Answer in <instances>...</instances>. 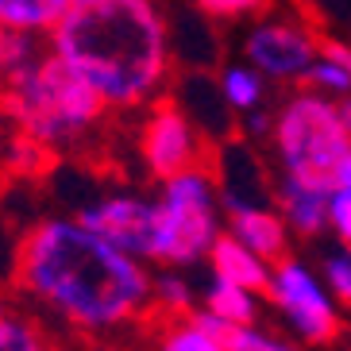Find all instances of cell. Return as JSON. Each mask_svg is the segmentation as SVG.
Masks as SVG:
<instances>
[{
    "instance_id": "25",
    "label": "cell",
    "mask_w": 351,
    "mask_h": 351,
    "mask_svg": "<svg viewBox=\"0 0 351 351\" xmlns=\"http://www.w3.org/2000/svg\"><path fill=\"white\" fill-rule=\"evenodd\" d=\"M8 309H12V305H8V293H4V286H0V317H4Z\"/></svg>"
},
{
    "instance_id": "22",
    "label": "cell",
    "mask_w": 351,
    "mask_h": 351,
    "mask_svg": "<svg viewBox=\"0 0 351 351\" xmlns=\"http://www.w3.org/2000/svg\"><path fill=\"white\" fill-rule=\"evenodd\" d=\"M197 12L205 16V20H220V23H239L255 16L267 0H193Z\"/></svg>"
},
{
    "instance_id": "11",
    "label": "cell",
    "mask_w": 351,
    "mask_h": 351,
    "mask_svg": "<svg viewBox=\"0 0 351 351\" xmlns=\"http://www.w3.org/2000/svg\"><path fill=\"white\" fill-rule=\"evenodd\" d=\"M270 205L278 208V217L286 220L289 236L298 239H320L328 236V197L317 193V189L301 186V182H289V178L274 174V182H270Z\"/></svg>"
},
{
    "instance_id": "6",
    "label": "cell",
    "mask_w": 351,
    "mask_h": 351,
    "mask_svg": "<svg viewBox=\"0 0 351 351\" xmlns=\"http://www.w3.org/2000/svg\"><path fill=\"white\" fill-rule=\"evenodd\" d=\"M270 305L282 313L289 336L309 348H328L343 336V309L336 305L324 282L317 278V270L298 255H282L278 263H270L267 289Z\"/></svg>"
},
{
    "instance_id": "8",
    "label": "cell",
    "mask_w": 351,
    "mask_h": 351,
    "mask_svg": "<svg viewBox=\"0 0 351 351\" xmlns=\"http://www.w3.org/2000/svg\"><path fill=\"white\" fill-rule=\"evenodd\" d=\"M320 47V35L305 20L289 16H263L243 35V62L258 70L267 82H305V70L313 66Z\"/></svg>"
},
{
    "instance_id": "18",
    "label": "cell",
    "mask_w": 351,
    "mask_h": 351,
    "mask_svg": "<svg viewBox=\"0 0 351 351\" xmlns=\"http://www.w3.org/2000/svg\"><path fill=\"white\" fill-rule=\"evenodd\" d=\"M151 305L166 313V317H178V313H189L197 305V293L189 286L186 270H170L166 267L162 274H151Z\"/></svg>"
},
{
    "instance_id": "14",
    "label": "cell",
    "mask_w": 351,
    "mask_h": 351,
    "mask_svg": "<svg viewBox=\"0 0 351 351\" xmlns=\"http://www.w3.org/2000/svg\"><path fill=\"white\" fill-rule=\"evenodd\" d=\"M305 85L320 97L332 101H348L351 93V51L343 39H320L317 58L305 70Z\"/></svg>"
},
{
    "instance_id": "23",
    "label": "cell",
    "mask_w": 351,
    "mask_h": 351,
    "mask_svg": "<svg viewBox=\"0 0 351 351\" xmlns=\"http://www.w3.org/2000/svg\"><path fill=\"white\" fill-rule=\"evenodd\" d=\"M324 217H328V232L336 236V243L348 247V239H351V186L328 193V213Z\"/></svg>"
},
{
    "instance_id": "1",
    "label": "cell",
    "mask_w": 351,
    "mask_h": 351,
    "mask_svg": "<svg viewBox=\"0 0 351 351\" xmlns=\"http://www.w3.org/2000/svg\"><path fill=\"white\" fill-rule=\"evenodd\" d=\"M12 286L32 309L82 336H116L155 309L151 267L73 217H47L23 232L12 255Z\"/></svg>"
},
{
    "instance_id": "3",
    "label": "cell",
    "mask_w": 351,
    "mask_h": 351,
    "mask_svg": "<svg viewBox=\"0 0 351 351\" xmlns=\"http://www.w3.org/2000/svg\"><path fill=\"white\" fill-rule=\"evenodd\" d=\"M0 108L43 151H77L108 112L51 47L23 70L0 73Z\"/></svg>"
},
{
    "instance_id": "19",
    "label": "cell",
    "mask_w": 351,
    "mask_h": 351,
    "mask_svg": "<svg viewBox=\"0 0 351 351\" xmlns=\"http://www.w3.org/2000/svg\"><path fill=\"white\" fill-rule=\"evenodd\" d=\"M0 351H54V343L35 317L8 309L0 317Z\"/></svg>"
},
{
    "instance_id": "16",
    "label": "cell",
    "mask_w": 351,
    "mask_h": 351,
    "mask_svg": "<svg viewBox=\"0 0 351 351\" xmlns=\"http://www.w3.org/2000/svg\"><path fill=\"white\" fill-rule=\"evenodd\" d=\"M70 0H0V32L47 35Z\"/></svg>"
},
{
    "instance_id": "4",
    "label": "cell",
    "mask_w": 351,
    "mask_h": 351,
    "mask_svg": "<svg viewBox=\"0 0 351 351\" xmlns=\"http://www.w3.org/2000/svg\"><path fill=\"white\" fill-rule=\"evenodd\" d=\"M270 143L278 174L289 182L336 193L351 186V104L320 97L313 89L289 93L270 112Z\"/></svg>"
},
{
    "instance_id": "21",
    "label": "cell",
    "mask_w": 351,
    "mask_h": 351,
    "mask_svg": "<svg viewBox=\"0 0 351 351\" xmlns=\"http://www.w3.org/2000/svg\"><path fill=\"white\" fill-rule=\"evenodd\" d=\"M224 343H228V351H305L298 340L278 336V332H267V328H258V324L228 328L224 332Z\"/></svg>"
},
{
    "instance_id": "20",
    "label": "cell",
    "mask_w": 351,
    "mask_h": 351,
    "mask_svg": "<svg viewBox=\"0 0 351 351\" xmlns=\"http://www.w3.org/2000/svg\"><path fill=\"white\" fill-rule=\"evenodd\" d=\"M313 270L324 282V289L336 298V305L348 309V301H351V251L336 243V247H328L320 255V267H313Z\"/></svg>"
},
{
    "instance_id": "12",
    "label": "cell",
    "mask_w": 351,
    "mask_h": 351,
    "mask_svg": "<svg viewBox=\"0 0 351 351\" xmlns=\"http://www.w3.org/2000/svg\"><path fill=\"white\" fill-rule=\"evenodd\" d=\"M205 263H208V274H213V278H224V282H232V286L251 289V293H263V289H267L270 263H263L255 251L236 243L228 232H220V236L213 239Z\"/></svg>"
},
{
    "instance_id": "26",
    "label": "cell",
    "mask_w": 351,
    "mask_h": 351,
    "mask_svg": "<svg viewBox=\"0 0 351 351\" xmlns=\"http://www.w3.org/2000/svg\"><path fill=\"white\" fill-rule=\"evenodd\" d=\"M54 351H82V348H54Z\"/></svg>"
},
{
    "instance_id": "24",
    "label": "cell",
    "mask_w": 351,
    "mask_h": 351,
    "mask_svg": "<svg viewBox=\"0 0 351 351\" xmlns=\"http://www.w3.org/2000/svg\"><path fill=\"white\" fill-rule=\"evenodd\" d=\"M243 132H247L251 139H267L270 135V108L267 104H258V108L243 112Z\"/></svg>"
},
{
    "instance_id": "10",
    "label": "cell",
    "mask_w": 351,
    "mask_h": 351,
    "mask_svg": "<svg viewBox=\"0 0 351 351\" xmlns=\"http://www.w3.org/2000/svg\"><path fill=\"white\" fill-rule=\"evenodd\" d=\"M224 213V232L236 243H243L247 251H255L263 263H278L282 255H289V236L286 220L278 217V208L270 201H258V205H228Z\"/></svg>"
},
{
    "instance_id": "27",
    "label": "cell",
    "mask_w": 351,
    "mask_h": 351,
    "mask_svg": "<svg viewBox=\"0 0 351 351\" xmlns=\"http://www.w3.org/2000/svg\"><path fill=\"white\" fill-rule=\"evenodd\" d=\"M0 35H4V32H0Z\"/></svg>"
},
{
    "instance_id": "17",
    "label": "cell",
    "mask_w": 351,
    "mask_h": 351,
    "mask_svg": "<svg viewBox=\"0 0 351 351\" xmlns=\"http://www.w3.org/2000/svg\"><path fill=\"white\" fill-rule=\"evenodd\" d=\"M220 104L228 112H251L258 104H267V77L258 70H251L247 62H228L220 70Z\"/></svg>"
},
{
    "instance_id": "5",
    "label": "cell",
    "mask_w": 351,
    "mask_h": 351,
    "mask_svg": "<svg viewBox=\"0 0 351 351\" xmlns=\"http://www.w3.org/2000/svg\"><path fill=\"white\" fill-rule=\"evenodd\" d=\"M155 220H151V258L158 267L189 270L201 267L213 239L224 232L217 178L205 162L158 182Z\"/></svg>"
},
{
    "instance_id": "13",
    "label": "cell",
    "mask_w": 351,
    "mask_h": 351,
    "mask_svg": "<svg viewBox=\"0 0 351 351\" xmlns=\"http://www.w3.org/2000/svg\"><path fill=\"white\" fill-rule=\"evenodd\" d=\"M213 320H220L224 328H239V324H255L263 313V293H251L243 286H232L224 278H208L201 289V305Z\"/></svg>"
},
{
    "instance_id": "2",
    "label": "cell",
    "mask_w": 351,
    "mask_h": 351,
    "mask_svg": "<svg viewBox=\"0 0 351 351\" xmlns=\"http://www.w3.org/2000/svg\"><path fill=\"white\" fill-rule=\"evenodd\" d=\"M47 47L101 97L108 112H132L158 101L174 62L158 0H70L47 32Z\"/></svg>"
},
{
    "instance_id": "9",
    "label": "cell",
    "mask_w": 351,
    "mask_h": 351,
    "mask_svg": "<svg viewBox=\"0 0 351 351\" xmlns=\"http://www.w3.org/2000/svg\"><path fill=\"white\" fill-rule=\"evenodd\" d=\"M73 220L89 228L104 243H112L116 251L147 263L151 258V220H155V205L139 193H104L97 201H85ZM151 267V263H147Z\"/></svg>"
},
{
    "instance_id": "15",
    "label": "cell",
    "mask_w": 351,
    "mask_h": 351,
    "mask_svg": "<svg viewBox=\"0 0 351 351\" xmlns=\"http://www.w3.org/2000/svg\"><path fill=\"white\" fill-rule=\"evenodd\" d=\"M155 351H228L224 336L213 332L205 320L197 317L193 309L178 313V317H166L155 328Z\"/></svg>"
},
{
    "instance_id": "7",
    "label": "cell",
    "mask_w": 351,
    "mask_h": 351,
    "mask_svg": "<svg viewBox=\"0 0 351 351\" xmlns=\"http://www.w3.org/2000/svg\"><path fill=\"white\" fill-rule=\"evenodd\" d=\"M139 158L155 182L205 162V135L178 101H151L139 128Z\"/></svg>"
}]
</instances>
